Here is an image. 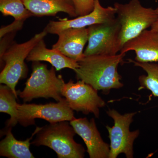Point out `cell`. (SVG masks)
<instances>
[{"mask_svg": "<svg viewBox=\"0 0 158 158\" xmlns=\"http://www.w3.org/2000/svg\"><path fill=\"white\" fill-rule=\"evenodd\" d=\"M126 54L85 56L74 70L78 80H81L97 90L108 94L110 90L123 87L118 67Z\"/></svg>", "mask_w": 158, "mask_h": 158, "instance_id": "1", "label": "cell"}, {"mask_svg": "<svg viewBox=\"0 0 158 158\" xmlns=\"http://www.w3.org/2000/svg\"><path fill=\"white\" fill-rule=\"evenodd\" d=\"M76 134L68 121L50 123L41 127L31 144L50 148L59 158H83L85 150L74 140Z\"/></svg>", "mask_w": 158, "mask_h": 158, "instance_id": "2", "label": "cell"}, {"mask_svg": "<svg viewBox=\"0 0 158 158\" xmlns=\"http://www.w3.org/2000/svg\"><path fill=\"white\" fill-rule=\"evenodd\" d=\"M47 34L44 30L27 42L12 43L1 56V64L4 62L5 65L0 74V83L9 86L17 96L16 85L19 80L25 78L27 74L25 60L35 46Z\"/></svg>", "mask_w": 158, "mask_h": 158, "instance_id": "3", "label": "cell"}, {"mask_svg": "<svg viewBox=\"0 0 158 158\" xmlns=\"http://www.w3.org/2000/svg\"><path fill=\"white\" fill-rule=\"evenodd\" d=\"M113 6L121 27L122 48L127 41L151 28L158 17L155 9L144 7L139 0H131L125 4L115 3Z\"/></svg>", "mask_w": 158, "mask_h": 158, "instance_id": "4", "label": "cell"}, {"mask_svg": "<svg viewBox=\"0 0 158 158\" xmlns=\"http://www.w3.org/2000/svg\"><path fill=\"white\" fill-rule=\"evenodd\" d=\"M56 69H48L45 64L34 62L32 73L25 84L22 91L18 90V95L24 102L31 101L34 98H52L57 102L63 98L61 90L65 84L62 76H57Z\"/></svg>", "mask_w": 158, "mask_h": 158, "instance_id": "5", "label": "cell"}, {"mask_svg": "<svg viewBox=\"0 0 158 158\" xmlns=\"http://www.w3.org/2000/svg\"><path fill=\"white\" fill-rule=\"evenodd\" d=\"M108 116L113 118L114 125L106 126L110 139V152L109 158H116L124 154L127 158H133L134 141L140 134L139 130L131 131L130 126L133 117L137 113L120 114L112 109L107 111Z\"/></svg>", "mask_w": 158, "mask_h": 158, "instance_id": "6", "label": "cell"}, {"mask_svg": "<svg viewBox=\"0 0 158 158\" xmlns=\"http://www.w3.org/2000/svg\"><path fill=\"white\" fill-rule=\"evenodd\" d=\"M88 44L85 51V56L93 55L113 56L120 52V24L117 19L103 23L88 27Z\"/></svg>", "mask_w": 158, "mask_h": 158, "instance_id": "7", "label": "cell"}, {"mask_svg": "<svg viewBox=\"0 0 158 158\" xmlns=\"http://www.w3.org/2000/svg\"><path fill=\"white\" fill-rule=\"evenodd\" d=\"M61 94L64 97L73 110L85 115L93 113L96 118L99 116V109L106 104L98 94V90L81 80L74 83L70 80L62 86Z\"/></svg>", "mask_w": 158, "mask_h": 158, "instance_id": "8", "label": "cell"}, {"mask_svg": "<svg viewBox=\"0 0 158 158\" xmlns=\"http://www.w3.org/2000/svg\"><path fill=\"white\" fill-rule=\"evenodd\" d=\"M18 122L24 127L35 124V118H42L50 123L70 121L75 118L73 110L65 98L57 103L46 104L18 103Z\"/></svg>", "mask_w": 158, "mask_h": 158, "instance_id": "9", "label": "cell"}, {"mask_svg": "<svg viewBox=\"0 0 158 158\" xmlns=\"http://www.w3.org/2000/svg\"><path fill=\"white\" fill-rule=\"evenodd\" d=\"M116 18L115 7H103L99 0H95L94 9L89 14L77 16L71 19H59V21H50L44 30L48 34H56L65 29L86 28L97 24L108 22Z\"/></svg>", "mask_w": 158, "mask_h": 158, "instance_id": "10", "label": "cell"}, {"mask_svg": "<svg viewBox=\"0 0 158 158\" xmlns=\"http://www.w3.org/2000/svg\"><path fill=\"white\" fill-rule=\"evenodd\" d=\"M70 123L85 142L89 157L109 158L110 145L103 140L94 118H74Z\"/></svg>", "mask_w": 158, "mask_h": 158, "instance_id": "11", "label": "cell"}, {"mask_svg": "<svg viewBox=\"0 0 158 158\" xmlns=\"http://www.w3.org/2000/svg\"><path fill=\"white\" fill-rule=\"evenodd\" d=\"M59 39L52 48L60 51L63 55L79 62L84 57V48L88 42V28H68L59 32Z\"/></svg>", "mask_w": 158, "mask_h": 158, "instance_id": "12", "label": "cell"}, {"mask_svg": "<svg viewBox=\"0 0 158 158\" xmlns=\"http://www.w3.org/2000/svg\"><path fill=\"white\" fill-rule=\"evenodd\" d=\"M135 53V61L140 62H158V31L145 30L141 34L127 41L120 51L121 53L129 51Z\"/></svg>", "mask_w": 158, "mask_h": 158, "instance_id": "13", "label": "cell"}, {"mask_svg": "<svg viewBox=\"0 0 158 158\" xmlns=\"http://www.w3.org/2000/svg\"><path fill=\"white\" fill-rule=\"evenodd\" d=\"M26 60L28 62H48L57 71L65 68L74 71L79 66L78 62L66 56L60 51L47 48L44 39L35 46Z\"/></svg>", "mask_w": 158, "mask_h": 158, "instance_id": "14", "label": "cell"}, {"mask_svg": "<svg viewBox=\"0 0 158 158\" xmlns=\"http://www.w3.org/2000/svg\"><path fill=\"white\" fill-rule=\"evenodd\" d=\"M27 9L34 16H55L64 12L70 17L77 15L72 0H23Z\"/></svg>", "mask_w": 158, "mask_h": 158, "instance_id": "15", "label": "cell"}, {"mask_svg": "<svg viewBox=\"0 0 158 158\" xmlns=\"http://www.w3.org/2000/svg\"><path fill=\"white\" fill-rule=\"evenodd\" d=\"M41 127H36L30 138L25 141H19L15 138L11 132L12 127L6 128L3 132L6 136L0 142V156L9 158H34L30 151L31 141Z\"/></svg>", "mask_w": 158, "mask_h": 158, "instance_id": "16", "label": "cell"}, {"mask_svg": "<svg viewBox=\"0 0 158 158\" xmlns=\"http://www.w3.org/2000/svg\"><path fill=\"white\" fill-rule=\"evenodd\" d=\"M16 96L9 86L1 85L0 86V112L7 113L10 118L7 121L6 128L12 127L18 122V103Z\"/></svg>", "mask_w": 158, "mask_h": 158, "instance_id": "17", "label": "cell"}, {"mask_svg": "<svg viewBox=\"0 0 158 158\" xmlns=\"http://www.w3.org/2000/svg\"><path fill=\"white\" fill-rule=\"evenodd\" d=\"M134 65L142 68L146 73V75L139 77L140 88L148 89L155 97H158V64L156 63L140 62L129 59Z\"/></svg>", "mask_w": 158, "mask_h": 158, "instance_id": "18", "label": "cell"}, {"mask_svg": "<svg viewBox=\"0 0 158 158\" xmlns=\"http://www.w3.org/2000/svg\"><path fill=\"white\" fill-rule=\"evenodd\" d=\"M0 11L4 16H11L17 21H25L34 16L26 8L23 0H0Z\"/></svg>", "mask_w": 158, "mask_h": 158, "instance_id": "19", "label": "cell"}, {"mask_svg": "<svg viewBox=\"0 0 158 158\" xmlns=\"http://www.w3.org/2000/svg\"><path fill=\"white\" fill-rule=\"evenodd\" d=\"M77 16L89 14L94 9L95 0H72Z\"/></svg>", "mask_w": 158, "mask_h": 158, "instance_id": "20", "label": "cell"}, {"mask_svg": "<svg viewBox=\"0 0 158 158\" xmlns=\"http://www.w3.org/2000/svg\"><path fill=\"white\" fill-rule=\"evenodd\" d=\"M23 21L15 20L14 22L11 24L3 27L0 30V37L2 38L7 34L10 33H15L18 30H20L22 28L24 23Z\"/></svg>", "mask_w": 158, "mask_h": 158, "instance_id": "21", "label": "cell"}, {"mask_svg": "<svg viewBox=\"0 0 158 158\" xmlns=\"http://www.w3.org/2000/svg\"><path fill=\"white\" fill-rule=\"evenodd\" d=\"M155 10L157 14L158 15V8H156ZM150 29H152V30H154V31H158V17L157 19L156 20V21L153 24L152 26Z\"/></svg>", "mask_w": 158, "mask_h": 158, "instance_id": "22", "label": "cell"}]
</instances>
